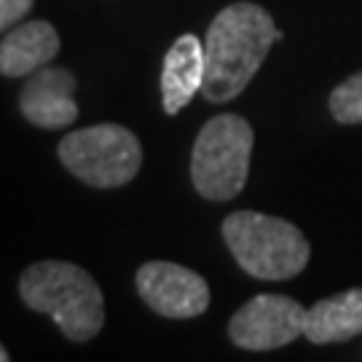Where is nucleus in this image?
<instances>
[{
	"label": "nucleus",
	"mask_w": 362,
	"mask_h": 362,
	"mask_svg": "<svg viewBox=\"0 0 362 362\" xmlns=\"http://www.w3.org/2000/svg\"><path fill=\"white\" fill-rule=\"evenodd\" d=\"M282 40L272 13L258 3H231L212 19L204 38V86L209 103H231L255 78L272 46Z\"/></svg>",
	"instance_id": "obj_1"
},
{
	"label": "nucleus",
	"mask_w": 362,
	"mask_h": 362,
	"mask_svg": "<svg viewBox=\"0 0 362 362\" xmlns=\"http://www.w3.org/2000/svg\"><path fill=\"white\" fill-rule=\"evenodd\" d=\"M19 296L33 311L52 317L76 344H86L103 330L105 298L86 269L67 260H38L19 276Z\"/></svg>",
	"instance_id": "obj_2"
},
{
	"label": "nucleus",
	"mask_w": 362,
	"mask_h": 362,
	"mask_svg": "<svg viewBox=\"0 0 362 362\" xmlns=\"http://www.w3.org/2000/svg\"><path fill=\"white\" fill-rule=\"evenodd\" d=\"M223 239L242 272L266 282L293 279L311 258L309 239L296 223L252 209H239L223 220Z\"/></svg>",
	"instance_id": "obj_3"
},
{
	"label": "nucleus",
	"mask_w": 362,
	"mask_h": 362,
	"mask_svg": "<svg viewBox=\"0 0 362 362\" xmlns=\"http://www.w3.org/2000/svg\"><path fill=\"white\" fill-rule=\"evenodd\" d=\"M255 132L236 113L209 118L191 151V180L207 202H231L250 175Z\"/></svg>",
	"instance_id": "obj_4"
},
{
	"label": "nucleus",
	"mask_w": 362,
	"mask_h": 362,
	"mask_svg": "<svg viewBox=\"0 0 362 362\" xmlns=\"http://www.w3.org/2000/svg\"><path fill=\"white\" fill-rule=\"evenodd\" d=\"M65 169L91 188H121L143 167V145L121 124H97L70 132L57 148Z\"/></svg>",
	"instance_id": "obj_5"
},
{
	"label": "nucleus",
	"mask_w": 362,
	"mask_h": 362,
	"mask_svg": "<svg viewBox=\"0 0 362 362\" xmlns=\"http://www.w3.org/2000/svg\"><path fill=\"white\" fill-rule=\"evenodd\" d=\"M306 306L296 298L263 293L250 298L228 322V336L239 349L247 351H272L293 344L303 336Z\"/></svg>",
	"instance_id": "obj_6"
},
{
	"label": "nucleus",
	"mask_w": 362,
	"mask_h": 362,
	"mask_svg": "<svg viewBox=\"0 0 362 362\" xmlns=\"http://www.w3.org/2000/svg\"><path fill=\"white\" fill-rule=\"evenodd\" d=\"M137 293L148 309L169 320H191L209 309L207 279L172 260L143 263L137 272Z\"/></svg>",
	"instance_id": "obj_7"
},
{
	"label": "nucleus",
	"mask_w": 362,
	"mask_h": 362,
	"mask_svg": "<svg viewBox=\"0 0 362 362\" xmlns=\"http://www.w3.org/2000/svg\"><path fill=\"white\" fill-rule=\"evenodd\" d=\"M76 76L65 67H40L30 73L19 91L22 116L40 129H62L78 118L76 105Z\"/></svg>",
	"instance_id": "obj_8"
},
{
	"label": "nucleus",
	"mask_w": 362,
	"mask_h": 362,
	"mask_svg": "<svg viewBox=\"0 0 362 362\" xmlns=\"http://www.w3.org/2000/svg\"><path fill=\"white\" fill-rule=\"evenodd\" d=\"M204 86V43L196 35H180L172 43L161 67V105L167 116H177Z\"/></svg>",
	"instance_id": "obj_9"
},
{
	"label": "nucleus",
	"mask_w": 362,
	"mask_h": 362,
	"mask_svg": "<svg viewBox=\"0 0 362 362\" xmlns=\"http://www.w3.org/2000/svg\"><path fill=\"white\" fill-rule=\"evenodd\" d=\"M59 52V33L52 22H27L0 40V73L6 78L30 76L46 67Z\"/></svg>",
	"instance_id": "obj_10"
},
{
	"label": "nucleus",
	"mask_w": 362,
	"mask_h": 362,
	"mask_svg": "<svg viewBox=\"0 0 362 362\" xmlns=\"http://www.w3.org/2000/svg\"><path fill=\"white\" fill-rule=\"evenodd\" d=\"M362 333V287L322 298L306 309L303 336L311 344H344Z\"/></svg>",
	"instance_id": "obj_11"
},
{
	"label": "nucleus",
	"mask_w": 362,
	"mask_h": 362,
	"mask_svg": "<svg viewBox=\"0 0 362 362\" xmlns=\"http://www.w3.org/2000/svg\"><path fill=\"white\" fill-rule=\"evenodd\" d=\"M330 113L338 124H362V70L333 89Z\"/></svg>",
	"instance_id": "obj_12"
},
{
	"label": "nucleus",
	"mask_w": 362,
	"mask_h": 362,
	"mask_svg": "<svg viewBox=\"0 0 362 362\" xmlns=\"http://www.w3.org/2000/svg\"><path fill=\"white\" fill-rule=\"evenodd\" d=\"M30 8H33V0H0V30L13 27Z\"/></svg>",
	"instance_id": "obj_13"
},
{
	"label": "nucleus",
	"mask_w": 362,
	"mask_h": 362,
	"mask_svg": "<svg viewBox=\"0 0 362 362\" xmlns=\"http://www.w3.org/2000/svg\"><path fill=\"white\" fill-rule=\"evenodd\" d=\"M0 362H8V351H6L3 344H0Z\"/></svg>",
	"instance_id": "obj_14"
}]
</instances>
